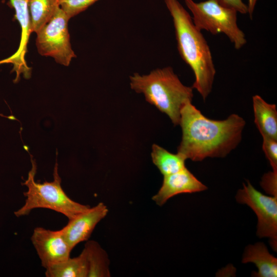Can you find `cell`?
I'll use <instances>...</instances> for the list:
<instances>
[{"label":"cell","mask_w":277,"mask_h":277,"mask_svg":"<svg viewBox=\"0 0 277 277\" xmlns=\"http://www.w3.org/2000/svg\"><path fill=\"white\" fill-rule=\"evenodd\" d=\"M108 213L107 206L100 202L68 220L67 224L59 230L73 249L80 243L89 239L97 224L106 216Z\"/></svg>","instance_id":"9c48e42d"},{"label":"cell","mask_w":277,"mask_h":277,"mask_svg":"<svg viewBox=\"0 0 277 277\" xmlns=\"http://www.w3.org/2000/svg\"><path fill=\"white\" fill-rule=\"evenodd\" d=\"M10 5L15 11V18L19 22L22 29L21 39L17 51L6 59L0 61V64L11 63L13 65L12 71L16 73L14 82L18 81L21 73L26 78L30 77L31 72L25 61V55L27 51L29 36L32 33L31 21L28 2L26 0H9Z\"/></svg>","instance_id":"30bf717a"},{"label":"cell","mask_w":277,"mask_h":277,"mask_svg":"<svg viewBox=\"0 0 277 277\" xmlns=\"http://www.w3.org/2000/svg\"><path fill=\"white\" fill-rule=\"evenodd\" d=\"M99 0H58L60 7L70 19Z\"/></svg>","instance_id":"ac0fdd59"},{"label":"cell","mask_w":277,"mask_h":277,"mask_svg":"<svg viewBox=\"0 0 277 277\" xmlns=\"http://www.w3.org/2000/svg\"><path fill=\"white\" fill-rule=\"evenodd\" d=\"M85 253L88 266V277L110 276L109 260L105 250L94 241H88L83 250Z\"/></svg>","instance_id":"9a60e30c"},{"label":"cell","mask_w":277,"mask_h":277,"mask_svg":"<svg viewBox=\"0 0 277 277\" xmlns=\"http://www.w3.org/2000/svg\"><path fill=\"white\" fill-rule=\"evenodd\" d=\"M47 277H88V266L86 256L83 250L75 258L51 265L45 268Z\"/></svg>","instance_id":"5bb4252c"},{"label":"cell","mask_w":277,"mask_h":277,"mask_svg":"<svg viewBox=\"0 0 277 277\" xmlns=\"http://www.w3.org/2000/svg\"><path fill=\"white\" fill-rule=\"evenodd\" d=\"M243 263H253L258 269L253 276L276 277L277 259L271 254L266 245L261 242L246 247L243 255Z\"/></svg>","instance_id":"7c38bea8"},{"label":"cell","mask_w":277,"mask_h":277,"mask_svg":"<svg viewBox=\"0 0 277 277\" xmlns=\"http://www.w3.org/2000/svg\"><path fill=\"white\" fill-rule=\"evenodd\" d=\"M225 6L234 9L238 12L245 14L248 12V6L243 0H219Z\"/></svg>","instance_id":"44dd1931"},{"label":"cell","mask_w":277,"mask_h":277,"mask_svg":"<svg viewBox=\"0 0 277 277\" xmlns=\"http://www.w3.org/2000/svg\"><path fill=\"white\" fill-rule=\"evenodd\" d=\"M236 201L246 204L258 217L256 235L260 238L269 239L273 251L277 250V196H267L257 190L247 181L243 188L238 190Z\"/></svg>","instance_id":"52a82bcc"},{"label":"cell","mask_w":277,"mask_h":277,"mask_svg":"<svg viewBox=\"0 0 277 277\" xmlns=\"http://www.w3.org/2000/svg\"><path fill=\"white\" fill-rule=\"evenodd\" d=\"M261 186L266 192L277 196V171H269L262 177Z\"/></svg>","instance_id":"ffe728a7"},{"label":"cell","mask_w":277,"mask_h":277,"mask_svg":"<svg viewBox=\"0 0 277 277\" xmlns=\"http://www.w3.org/2000/svg\"><path fill=\"white\" fill-rule=\"evenodd\" d=\"M245 124L243 118L236 114L224 120L208 118L191 102H187L181 110L182 137L177 153L186 160L195 162L225 157L241 141Z\"/></svg>","instance_id":"6da1fadb"},{"label":"cell","mask_w":277,"mask_h":277,"mask_svg":"<svg viewBox=\"0 0 277 277\" xmlns=\"http://www.w3.org/2000/svg\"><path fill=\"white\" fill-rule=\"evenodd\" d=\"M31 162L32 167L28 178L22 183L28 188L27 191L24 192L26 197L25 204L14 211L16 217L28 215L35 209L45 208L62 213L69 220L90 207L72 200L66 194L61 186L57 161L54 168L53 181H46L43 183L35 181L36 164L32 156Z\"/></svg>","instance_id":"277c9868"},{"label":"cell","mask_w":277,"mask_h":277,"mask_svg":"<svg viewBox=\"0 0 277 277\" xmlns=\"http://www.w3.org/2000/svg\"><path fill=\"white\" fill-rule=\"evenodd\" d=\"M254 123L263 138L277 140V110L259 95L252 97Z\"/></svg>","instance_id":"4fadbf2b"},{"label":"cell","mask_w":277,"mask_h":277,"mask_svg":"<svg viewBox=\"0 0 277 277\" xmlns=\"http://www.w3.org/2000/svg\"><path fill=\"white\" fill-rule=\"evenodd\" d=\"M69 19L59 6L50 21L36 33V46L41 55L52 57L57 63L65 66L76 57L70 43Z\"/></svg>","instance_id":"8992f818"},{"label":"cell","mask_w":277,"mask_h":277,"mask_svg":"<svg viewBox=\"0 0 277 277\" xmlns=\"http://www.w3.org/2000/svg\"><path fill=\"white\" fill-rule=\"evenodd\" d=\"M32 32L37 33L52 18L59 7L58 0H29Z\"/></svg>","instance_id":"e0dca14e"},{"label":"cell","mask_w":277,"mask_h":277,"mask_svg":"<svg viewBox=\"0 0 277 277\" xmlns=\"http://www.w3.org/2000/svg\"><path fill=\"white\" fill-rule=\"evenodd\" d=\"M31 241L45 268L67 259L72 250L59 230L36 227L33 230Z\"/></svg>","instance_id":"ba28073f"},{"label":"cell","mask_w":277,"mask_h":277,"mask_svg":"<svg viewBox=\"0 0 277 277\" xmlns=\"http://www.w3.org/2000/svg\"><path fill=\"white\" fill-rule=\"evenodd\" d=\"M262 149L272 168V170L277 171V140L263 138Z\"/></svg>","instance_id":"d6986e66"},{"label":"cell","mask_w":277,"mask_h":277,"mask_svg":"<svg viewBox=\"0 0 277 277\" xmlns=\"http://www.w3.org/2000/svg\"><path fill=\"white\" fill-rule=\"evenodd\" d=\"M27 2L29 1V0H26Z\"/></svg>","instance_id":"603a6c76"},{"label":"cell","mask_w":277,"mask_h":277,"mask_svg":"<svg viewBox=\"0 0 277 277\" xmlns=\"http://www.w3.org/2000/svg\"><path fill=\"white\" fill-rule=\"evenodd\" d=\"M151 156L153 164L163 176L175 173L186 167V160L182 155L170 153L155 144L152 146Z\"/></svg>","instance_id":"2e32d148"},{"label":"cell","mask_w":277,"mask_h":277,"mask_svg":"<svg viewBox=\"0 0 277 277\" xmlns=\"http://www.w3.org/2000/svg\"><path fill=\"white\" fill-rule=\"evenodd\" d=\"M129 78L131 89L143 94L147 102L179 125L181 109L192 101L193 88L184 85L172 67L157 68L147 74L134 73Z\"/></svg>","instance_id":"3957f363"},{"label":"cell","mask_w":277,"mask_h":277,"mask_svg":"<svg viewBox=\"0 0 277 277\" xmlns=\"http://www.w3.org/2000/svg\"><path fill=\"white\" fill-rule=\"evenodd\" d=\"M163 176L161 188L152 197V200L160 206L164 205L175 195L201 192L207 189L206 186L186 167L177 172Z\"/></svg>","instance_id":"8fae6325"},{"label":"cell","mask_w":277,"mask_h":277,"mask_svg":"<svg viewBox=\"0 0 277 277\" xmlns=\"http://www.w3.org/2000/svg\"><path fill=\"white\" fill-rule=\"evenodd\" d=\"M192 14V21L200 31L205 30L215 35L223 33L236 49L241 48L247 41L245 35L237 24L238 12L222 5L219 0H207L196 3L184 0Z\"/></svg>","instance_id":"5b68a950"},{"label":"cell","mask_w":277,"mask_h":277,"mask_svg":"<svg viewBox=\"0 0 277 277\" xmlns=\"http://www.w3.org/2000/svg\"><path fill=\"white\" fill-rule=\"evenodd\" d=\"M164 2L172 18L179 54L195 76L191 87L205 101L212 90L216 73L209 46L178 0Z\"/></svg>","instance_id":"7a4b0ae2"},{"label":"cell","mask_w":277,"mask_h":277,"mask_svg":"<svg viewBox=\"0 0 277 277\" xmlns=\"http://www.w3.org/2000/svg\"><path fill=\"white\" fill-rule=\"evenodd\" d=\"M258 0H248V13L250 15V18H252V15L254 11L256 2Z\"/></svg>","instance_id":"7402d4cb"}]
</instances>
